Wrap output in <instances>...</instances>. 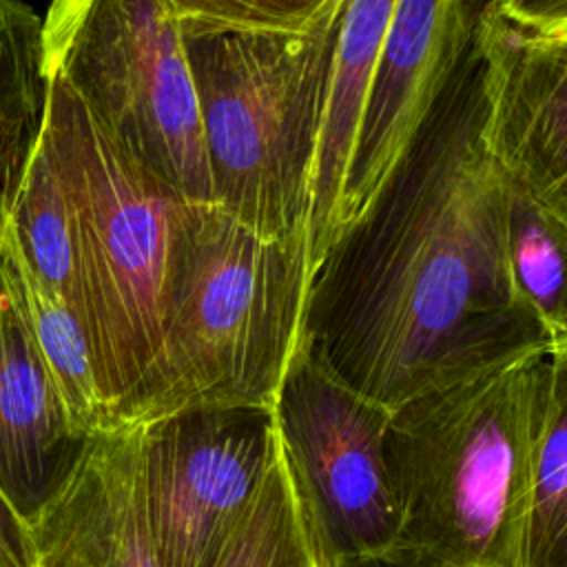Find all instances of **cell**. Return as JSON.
I'll return each instance as SVG.
<instances>
[{"instance_id": "6da1fadb", "label": "cell", "mask_w": 567, "mask_h": 567, "mask_svg": "<svg viewBox=\"0 0 567 567\" xmlns=\"http://www.w3.org/2000/svg\"><path fill=\"white\" fill-rule=\"evenodd\" d=\"M483 117L470 33L414 140L310 277L301 339L388 410L567 346L514 279V186Z\"/></svg>"}, {"instance_id": "7a4b0ae2", "label": "cell", "mask_w": 567, "mask_h": 567, "mask_svg": "<svg viewBox=\"0 0 567 567\" xmlns=\"http://www.w3.org/2000/svg\"><path fill=\"white\" fill-rule=\"evenodd\" d=\"M567 346L392 410L385 461L399 509L365 567H525L527 474Z\"/></svg>"}, {"instance_id": "3957f363", "label": "cell", "mask_w": 567, "mask_h": 567, "mask_svg": "<svg viewBox=\"0 0 567 567\" xmlns=\"http://www.w3.org/2000/svg\"><path fill=\"white\" fill-rule=\"evenodd\" d=\"M308 286L306 235L264 237L213 202H184L159 348L113 425L190 408L272 410Z\"/></svg>"}, {"instance_id": "277c9868", "label": "cell", "mask_w": 567, "mask_h": 567, "mask_svg": "<svg viewBox=\"0 0 567 567\" xmlns=\"http://www.w3.org/2000/svg\"><path fill=\"white\" fill-rule=\"evenodd\" d=\"M341 2L301 31L184 35L213 204L264 237L306 235Z\"/></svg>"}, {"instance_id": "5b68a950", "label": "cell", "mask_w": 567, "mask_h": 567, "mask_svg": "<svg viewBox=\"0 0 567 567\" xmlns=\"http://www.w3.org/2000/svg\"><path fill=\"white\" fill-rule=\"evenodd\" d=\"M47 78L42 140L75 213L84 332L111 427L159 348L175 228L188 199L131 159L60 78Z\"/></svg>"}, {"instance_id": "8992f818", "label": "cell", "mask_w": 567, "mask_h": 567, "mask_svg": "<svg viewBox=\"0 0 567 567\" xmlns=\"http://www.w3.org/2000/svg\"><path fill=\"white\" fill-rule=\"evenodd\" d=\"M47 75L97 126L188 202H213L184 35L164 0H51L42 18Z\"/></svg>"}, {"instance_id": "52a82bcc", "label": "cell", "mask_w": 567, "mask_h": 567, "mask_svg": "<svg viewBox=\"0 0 567 567\" xmlns=\"http://www.w3.org/2000/svg\"><path fill=\"white\" fill-rule=\"evenodd\" d=\"M272 419L321 560L332 567L377 560L399 525L385 461L392 410L346 385L301 339Z\"/></svg>"}, {"instance_id": "ba28073f", "label": "cell", "mask_w": 567, "mask_h": 567, "mask_svg": "<svg viewBox=\"0 0 567 567\" xmlns=\"http://www.w3.org/2000/svg\"><path fill=\"white\" fill-rule=\"evenodd\" d=\"M279 447L270 408H190L142 423L159 567H213Z\"/></svg>"}, {"instance_id": "9c48e42d", "label": "cell", "mask_w": 567, "mask_h": 567, "mask_svg": "<svg viewBox=\"0 0 567 567\" xmlns=\"http://www.w3.org/2000/svg\"><path fill=\"white\" fill-rule=\"evenodd\" d=\"M483 60V140L512 186L567 217V29H543L485 0L472 22Z\"/></svg>"}, {"instance_id": "30bf717a", "label": "cell", "mask_w": 567, "mask_h": 567, "mask_svg": "<svg viewBox=\"0 0 567 567\" xmlns=\"http://www.w3.org/2000/svg\"><path fill=\"white\" fill-rule=\"evenodd\" d=\"M478 7V0H396L368 84L337 237L414 140L470 40Z\"/></svg>"}, {"instance_id": "8fae6325", "label": "cell", "mask_w": 567, "mask_h": 567, "mask_svg": "<svg viewBox=\"0 0 567 567\" xmlns=\"http://www.w3.org/2000/svg\"><path fill=\"white\" fill-rule=\"evenodd\" d=\"M29 534L38 567H159L144 496L142 423L91 432Z\"/></svg>"}, {"instance_id": "7c38bea8", "label": "cell", "mask_w": 567, "mask_h": 567, "mask_svg": "<svg viewBox=\"0 0 567 567\" xmlns=\"http://www.w3.org/2000/svg\"><path fill=\"white\" fill-rule=\"evenodd\" d=\"M86 439L0 264V492L27 527L62 489Z\"/></svg>"}, {"instance_id": "4fadbf2b", "label": "cell", "mask_w": 567, "mask_h": 567, "mask_svg": "<svg viewBox=\"0 0 567 567\" xmlns=\"http://www.w3.org/2000/svg\"><path fill=\"white\" fill-rule=\"evenodd\" d=\"M394 4L396 0L341 2L328 102L310 179V204L306 221L310 277L337 237V215L363 113V102Z\"/></svg>"}, {"instance_id": "5bb4252c", "label": "cell", "mask_w": 567, "mask_h": 567, "mask_svg": "<svg viewBox=\"0 0 567 567\" xmlns=\"http://www.w3.org/2000/svg\"><path fill=\"white\" fill-rule=\"evenodd\" d=\"M40 31L42 18L24 0H0V241L44 126Z\"/></svg>"}, {"instance_id": "9a60e30c", "label": "cell", "mask_w": 567, "mask_h": 567, "mask_svg": "<svg viewBox=\"0 0 567 567\" xmlns=\"http://www.w3.org/2000/svg\"><path fill=\"white\" fill-rule=\"evenodd\" d=\"M9 233L35 279L69 306L84 328V281L75 213L42 135L13 202Z\"/></svg>"}, {"instance_id": "2e32d148", "label": "cell", "mask_w": 567, "mask_h": 567, "mask_svg": "<svg viewBox=\"0 0 567 567\" xmlns=\"http://www.w3.org/2000/svg\"><path fill=\"white\" fill-rule=\"evenodd\" d=\"M0 264L18 295L71 423L82 434L102 430L104 410L95 383L91 348L80 319L35 279L9 228L0 241Z\"/></svg>"}, {"instance_id": "e0dca14e", "label": "cell", "mask_w": 567, "mask_h": 567, "mask_svg": "<svg viewBox=\"0 0 567 567\" xmlns=\"http://www.w3.org/2000/svg\"><path fill=\"white\" fill-rule=\"evenodd\" d=\"M279 439V436H277ZM312 527L284 456L277 454L213 567H321Z\"/></svg>"}, {"instance_id": "ac0fdd59", "label": "cell", "mask_w": 567, "mask_h": 567, "mask_svg": "<svg viewBox=\"0 0 567 567\" xmlns=\"http://www.w3.org/2000/svg\"><path fill=\"white\" fill-rule=\"evenodd\" d=\"M525 567H567V361L558 365L532 445Z\"/></svg>"}, {"instance_id": "d6986e66", "label": "cell", "mask_w": 567, "mask_h": 567, "mask_svg": "<svg viewBox=\"0 0 567 567\" xmlns=\"http://www.w3.org/2000/svg\"><path fill=\"white\" fill-rule=\"evenodd\" d=\"M567 217H558L514 188L509 215V261L525 299L556 337L567 339L565 310Z\"/></svg>"}, {"instance_id": "ffe728a7", "label": "cell", "mask_w": 567, "mask_h": 567, "mask_svg": "<svg viewBox=\"0 0 567 567\" xmlns=\"http://www.w3.org/2000/svg\"><path fill=\"white\" fill-rule=\"evenodd\" d=\"M332 0H164L182 35L308 29Z\"/></svg>"}, {"instance_id": "44dd1931", "label": "cell", "mask_w": 567, "mask_h": 567, "mask_svg": "<svg viewBox=\"0 0 567 567\" xmlns=\"http://www.w3.org/2000/svg\"><path fill=\"white\" fill-rule=\"evenodd\" d=\"M0 567H38L27 523L0 492Z\"/></svg>"}, {"instance_id": "7402d4cb", "label": "cell", "mask_w": 567, "mask_h": 567, "mask_svg": "<svg viewBox=\"0 0 567 567\" xmlns=\"http://www.w3.org/2000/svg\"><path fill=\"white\" fill-rule=\"evenodd\" d=\"M498 9L523 24L567 29V0H494Z\"/></svg>"}, {"instance_id": "603a6c76", "label": "cell", "mask_w": 567, "mask_h": 567, "mask_svg": "<svg viewBox=\"0 0 567 567\" xmlns=\"http://www.w3.org/2000/svg\"><path fill=\"white\" fill-rule=\"evenodd\" d=\"M321 567H332V565H328V563H323V565H321Z\"/></svg>"}]
</instances>
